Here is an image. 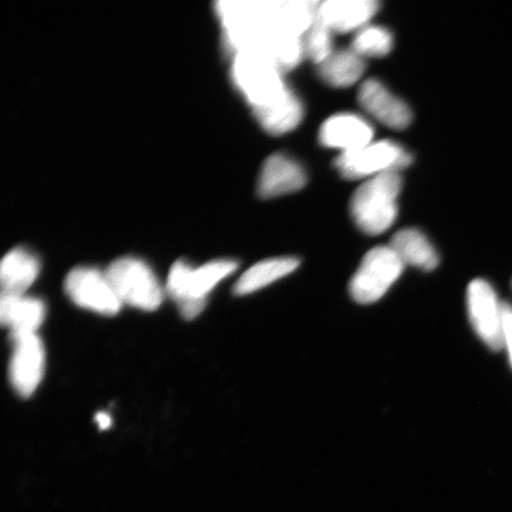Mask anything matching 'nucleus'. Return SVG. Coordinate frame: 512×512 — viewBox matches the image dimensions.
Listing matches in <instances>:
<instances>
[{
	"label": "nucleus",
	"mask_w": 512,
	"mask_h": 512,
	"mask_svg": "<svg viewBox=\"0 0 512 512\" xmlns=\"http://www.w3.org/2000/svg\"><path fill=\"white\" fill-rule=\"evenodd\" d=\"M401 189L398 171L367 179L351 200V215L358 228L366 234L379 235L392 227L398 216Z\"/></svg>",
	"instance_id": "f257e3e1"
},
{
	"label": "nucleus",
	"mask_w": 512,
	"mask_h": 512,
	"mask_svg": "<svg viewBox=\"0 0 512 512\" xmlns=\"http://www.w3.org/2000/svg\"><path fill=\"white\" fill-rule=\"evenodd\" d=\"M238 268L233 260H216L200 268H192L179 260L172 266L168 279V292L185 319L200 316L207 305L208 293Z\"/></svg>",
	"instance_id": "f03ea898"
},
{
	"label": "nucleus",
	"mask_w": 512,
	"mask_h": 512,
	"mask_svg": "<svg viewBox=\"0 0 512 512\" xmlns=\"http://www.w3.org/2000/svg\"><path fill=\"white\" fill-rule=\"evenodd\" d=\"M283 73L264 55L251 51L234 54L232 78L253 110L270 105L284 95L288 87Z\"/></svg>",
	"instance_id": "7ed1b4c3"
},
{
	"label": "nucleus",
	"mask_w": 512,
	"mask_h": 512,
	"mask_svg": "<svg viewBox=\"0 0 512 512\" xmlns=\"http://www.w3.org/2000/svg\"><path fill=\"white\" fill-rule=\"evenodd\" d=\"M105 274L121 304L144 311H155L162 304V287L144 261L121 258L112 262Z\"/></svg>",
	"instance_id": "20e7f679"
},
{
	"label": "nucleus",
	"mask_w": 512,
	"mask_h": 512,
	"mask_svg": "<svg viewBox=\"0 0 512 512\" xmlns=\"http://www.w3.org/2000/svg\"><path fill=\"white\" fill-rule=\"evenodd\" d=\"M405 268L390 246H380L364 256L350 283L351 297L360 304H373L387 293Z\"/></svg>",
	"instance_id": "39448f33"
},
{
	"label": "nucleus",
	"mask_w": 512,
	"mask_h": 512,
	"mask_svg": "<svg viewBox=\"0 0 512 512\" xmlns=\"http://www.w3.org/2000/svg\"><path fill=\"white\" fill-rule=\"evenodd\" d=\"M411 163V155L401 145L392 140H381L356 151L341 153L335 165L344 178L370 179L388 172H399Z\"/></svg>",
	"instance_id": "423d86ee"
},
{
	"label": "nucleus",
	"mask_w": 512,
	"mask_h": 512,
	"mask_svg": "<svg viewBox=\"0 0 512 512\" xmlns=\"http://www.w3.org/2000/svg\"><path fill=\"white\" fill-rule=\"evenodd\" d=\"M467 310L473 329L491 350L501 351L503 341V304L497 293L483 279L473 280L467 288Z\"/></svg>",
	"instance_id": "0eeeda50"
},
{
	"label": "nucleus",
	"mask_w": 512,
	"mask_h": 512,
	"mask_svg": "<svg viewBox=\"0 0 512 512\" xmlns=\"http://www.w3.org/2000/svg\"><path fill=\"white\" fill-rule=\"evenodd\" d=\"M64 288L76 305L101 315H117L123 305L114 293L106 274L95 268H75L67 275Z\"/></svg>",
	"instance_id": "6e6552de"
},
{
	"label": "nucleus",
	"mask_w": 512,
	"mask_h": 512,
	"mask_svg": "<svg viewBox=\"0 0 512 512\" xmlns=\"http://www.w3.org/2000/svg\"><path fill=\"white\" fill-rule=\"evenodd\" d=\"M15 350L10 364V379L16 392L29 398L41 383L46 368V351L37 335L12 338Z\"/></svg>",
	"instance_id": "1a4fd4ad"
},
{
	"label": "nucleus",
	"mask_w": 512,
	"mask_h": 512,
	"mask_svg": "<svg viewBox=\"0 0 512 512\" xmlns=\"http://www.w3.org/2000/svg\"><path fill=\"white\" fill-rule=\"evenodd\" d=\"M374 130L366 119L352 113L332 115L319 131V140L329 149L348 153L373 142Z\"/></svg>",
	"instance_id": "9d476101"
},
{
	"label": "nucleus",
	"mask_w": 512,
	"mask_h": 512,
	"mask_svg": "<svg viewBox=\"0 0 512 512\" xmlns=\"http://www.w3.org/2000/svg\"><path fill=\"white\" fill-rule=\"evenodd\" d=\"M358 101L371 117L394 130H403L411 124L412 112L409 107L390 93L380 81L368 80L362 83Z\"/></svg>",
	"instance_id": "9b49d317"
},
{
	"label": "nucleus",
	"mask_w": 512,
	"mask_h": 512,
	"mask_svg": "<svg viewBox=\"0 0 512 512\" xmlns=\"http://www.w3.org/2000/svg\"><path fill=\"white\" fill-rule=\"evenodd\" d=\"M377 11L375 0H328L318 3L316 19L332 32L347 34L367 27Z\"/></svg>",
	"instance_id": "f8f14e48"
},
{
	"label": "nucleus",
	"mask_w": 512,
	"mask_h": 512,
	"mask_svg": "<svg viewBox=\"0 0 512 512\" xmlns=\"http://www.w3.org/2000/svg\"><path fill=\"white\" fill-rule=\"evenodd\" d=\"M304 169L285 155L267 158L259 176L258 192L262 198H272L292 194L306 184Z\"/></svg>",
	"instance_id": "ddd939ff"
},
{
	"label": "nucleus",
	"mask_w": 512,
	"mask_h": 512,
	"mask_svg": "<svg viewBox=\"0 0 512 512\" xmlns=\"http://www.w3.org/2000/svg\"><path fill=\"white\" fill-rule=\"evenodd\" d=\"M46 317V306L40 299L2 296L0 320L11 329V337L36 335Z\"/></svg>",
	"instance_id": "4468645a"
},
{
	"label": "nucleus",
	"mask_w": 512,
	"mask_h": 512,
	"mask_svg": "<svg viewBox=\"0 0 512 512\" xmlns=\"http://www.w3.org/2000/svg\"><path fill=\"white\" fill-rule=\"evenodd\" d=\"M40 267V261L27 249H12L5 255L0 271L2 296L23 297L37 279Z\"/></svg>",
	"instance_id": "2eb2a0df"
},
{
	"label": "nucleus",
	"mask_w": 512,
	"mask_h": 512,
	"mask_svg": "<svg viewBox=\"0 0 512 512\" xmlns=\"http://www.w3.org/2000/svg\"><path fill=\"white\" fill-rule=\"evenodd\" d=\"M253 111L264 130L274 136L293 131L302 123L304 117L302 101L290 88L272 104L255 108Z\"/></svg>",
	"instance_id": "dca6fc26"
},
{
	"label": "nucleus",
	"mask_w": 512,
	"mask_h": 512,
	"mask_svg": "<svg viewBox=\"0 0 512 512\" xmlns=\"http://www.w3.org/2000/svg\"><path fill=\"white\" fill-rule=\"evenodd\" d=\"M390 247L398 254L403 264L420 268L424 271H432L439 264V256L419 230L407 228L393 236Z\"/></svg>",
	"instance_id": "f3484780"
},
{
	"label": "nucleus",
	"mask_w": 512,
	"mask_h": 512,
	"mask_svg": "<svg viewBox=\"0 0 512 512\" xmlns=\"http://www.w3.org/2000/svg\"><path fill=\"white\" fill-rule=\"evenodd\" d=\"M366 70L363 57L354 50L334 51L329 59L318 66L320 78L328 85L345 88L355 85Z\"/></svg>",
	"instance_id": "a211bd4d"
},
{
	"label": "nucleus",
	"mask_w": 512,
	"mask_h": 512,
	"mask_svg": "<svg viewBox=\"0 0 512 512\" xmlns=\"http://www.w3.org/2000/svg\"><path fill=\"white\" fill-rule=\"evenodd\" d=\"M299 260L294 258L268 259L259 262L242 274L238 283L234 286L236 296H245L261 290L286 275L296 271Z\"/></svg>",
	"instance_id": "6ab92c4d"
},
{
	"label": "nucleus",
	"mask_w": 512,
	"mask_h": 512,
	"mask_svg": "<svg viewBox=\"0 0 512 512\" xmlns=\"http://www.w3.org/2000/svg\"><path fill=\"white\" fill-rule=\"evenodd\" d=\"M352 50L361 57H383L393 49V36L387 29L367 25L356 32Z\"/></svg>",
	"instance_id": "aec40b11"
},
{
	"label": "nucleus",
	"mask_w": 512,
	"mask_h": 512,
	"mask_svg": "<svg viewBox=\"0 0 512 512\" xmlns=\"http://www.w3.org/2000/svg\"><path fill=\"white\" fill-rule=\"evenodd\" d=\"M332 32L326 25L319 21L312 24L303 37L305 57L316 64H322L334 53V38Z\"/></svg>",
	"instance_id": "412c9836"
},
{
	"label": "nucleus",
	"mask_w": 512,
	"mask_h": 512,
	"mask_svg": "<svg viewBox=\"0 0 512 512\" xmlns=\"http://www.w3.org/2000/svg\"><path fill=\"white\" fill-rule=\"evenodd\" d=\"M503 341L504 348H507L509 360L512 366V306L508 303L503 304Z\"/></svg>",
	"instance_id": "4be33fe9"
},
{
	"label": "nucleus",
	"mask_w": 512,
	"mask_h": 512,
	"mask_svg": "<svg viewBox=\"0 0 512 512\" xmlns=\"http://www.w3.org/2000/svg\"><path fill=\"white\" fill-rule=\"evenodd\" d=\"M96 422H98L101 430H107L112 424L111 416L107 413H99L96 415Z\"/></svg>",
	"instance_id": "5701e85b"
}]
</instances>
